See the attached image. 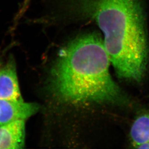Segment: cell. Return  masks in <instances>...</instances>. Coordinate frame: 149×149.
<instances>
[{
    "instance_id": "6da1fadb",
    "label": "cell",
    "mask_w": 149,
    "mask_h": 149,
    "mask_svg": "<svg viewBox=\"0 0 149 149\" xmlns=\"http://www.w3.org/2000/svg\"><path fill=\"white\" fill-rule=\"evenodd\" d=\"M111 64L100 35L90 33L74 38L60 51L52 68L54 95L69 104L127 103L111 75Z\"/></svg>"
},
{
    "instance_id": "8992f818",
    "label": "cell",
    "mask_w": 149,
    "mask_h": 149,
    "mask_svg": "<svg viewBox=\"0 0 149 149\" xmlns=\"http://www.w3.org/2000/svg\"><path fill=\"white\" fill-rule=\"evenodd\" d=\"M131 143L135 148L149 141V113L135 120L130 132Z\"/></svg>"
},
{
    "instance_id": "5b68a950",
    "label": "cell",
    "mask_w": 149,
    "mask_h": 149,
    "mask_svg": "<svg viewBox=\"0 0 149 149\" xmlns=\"http://www.w3.org/2000/svg\"><path fill=\"white\" fill-rule=\"evenodd\" d=\"M25 120L0 126V149H21L25 141Z\"/></svg>"
},
{
    "instance_id": "3957f363",
    "label": "cell",
    "mask_w": 149,
    "mask_h": 149,
    "mask_svg": "<svg viewBox=\"0 0 149 149\" xmlns=\"http://www.w3.org/2000/svg\"><path fill=\"white\" fill-rule=\"evenodd\" d=\"M35 103L0 100V126L18 120H26L39 110Z\"/></svg>"
},
{
    "instance_id": "277c9868",
    "label": "cell",
    "mask_w": 149,
    "mask_h": 149,
    "mask_svg": "<svg viewBox=\"0 0 149 149\" xmlns=\"http://www.w3.org/2000/svg\"><path fill=\"white\" fill-rule=\"evenodd\" d=\"M0 100L24 101L19 86L15 61L12 58L0 69Z\"/></svg>"
},
{
    "instance_id": "7a4b0ae2",
    "label": "cell",
    "mask_w": 149,
    "mask_h": 149,
    "mask_svg": "<svg viewBox=\"0 0 149 149\" xmlns=\"http://www.w3.org/2000/svg\"><path fill=\"white\" fill-rule=\"evenodd\" d=\"M86 11L103 35V42L117 75L140 82L145 75L149 44L140 0H85Z\"/></svg>"
},
{
    "instance_id": "52a82bcc",
    "label": "cell",
    "mask_w": 149,
    "mask_h": 149,
    "mask_svg": "<svg viewBox=\"0 0 149 149\" xmlns=\"http://www.w3.org/2000/svg\"><path fill=\"white\" fill-rule=\"evenodd\" d=\"M136 148L137 149H149V141L145 142L144 143L138 146Z\"/></svg>"
}]
</instances>
